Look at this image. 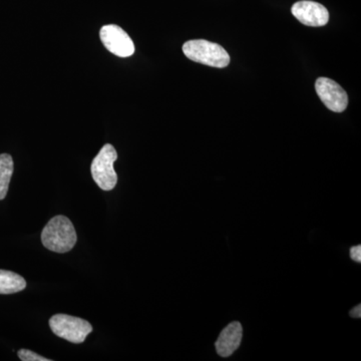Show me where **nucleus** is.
Here are the masks:
<instances>
[{"label": "nucleus", "instance_id": "20e7f679", "mask_svg": "<svg viewBox=\"0 0 361 361\" xmlns=\"http://www.w3.org/2000/svg\"><path fill=\"white\" fill-rule=\"evenodd\" d=\"M49 326L56 336L77 344L82 343L92 331V326L87 320L66 314L52 316Z\"/></svg>", "mask_w": 361, "mask_h": 361}, {"label": "nucleus", "instance_id": "0eeeda50", "mask_svg": "<svg viewBox=\"0 0 361 361\" xmlns=\"http://www.w3.org/2000/svg\"><path fill=\"white\" fill-rule=\"evenodd\" d=\"M291 13L302 25L312 27L326 25L329 20V11L322 4L310 0L296 2Z\"/></svg>", "mask_w": 361, "mask_h": 361}, {"label": "nucleus", "instance_id": "f257e3e1", "mask_svg": "<svg viewBox=\"0 0 361 361\" xmlns=\"http://www.w3.org/2000/svg\"><path fill=\"white\" fill-rule=\"evenodd\" d=\"M77 232L73 223L63 215L49 221L42 233V242L45 248L56 253H66L77 243Z\"/></svg>", "mask_w": 361, "mask_h": 361}, {"label": "nucleus", "instance_id": "f03ea898", "mask_svg": "<svg viewBox=\"0 0 361 361\" xmlns=\"http://www.w3.org/2000/svg\"><path fill=\"white\" fill-rule=\"evenodd\" d=\"M183 52L195 63L212 68H224L230 63L229 54L224 47L205 39H194L185 42Z\"/></svg>", "mask_w": 361, "mask_h": 361}, {"label": "nucleus", "instance_id": "ddd939ff", "mask_svg": "<svg viewBox=\"0 0 361 361\" xmlns=\"http://www.w3.org/2000/svg\"><path fill=\"white\" fill-rule=\"evenodd\" d=\"M349 315L353 318H360L361 317V305L356 306V307L353 308V310L349 312Z\"/></svg>", "mask_w": 361, "mask_h": 361}, {"label": "nucleus", "instance_id": "1a4fd4ad", "mask_svg": "<svg viewBox=\"0 0 361 361\" xmlns=\"http://www.w3.org/2000/svg\"><path fill=\"white\" fill-rule=\"evenodd\" d=\"M25 278L11 271L0 270V294H13L25 290Z\"/></svg>", "mask_w": 361, "mask_h": 361}, {"label": "nucleus", "instance_id": "6e6552de", "mask_svg": "<svg viewBox=\"0 0 361 361\" xmlns=\"http://www.w3.org/2000/svg\"><path fill=\"white\" fill-rule=\"evenodd\" d=\"M243 337V327L240 322H232L223 329L217 341L216 350L221 357H229L238 349Z\"/></svg>", "mask_w": 361, "mask_h": 361}, {"label": "nucleus", "instance_id": "f8f14e48", "mask_svg": "<svg viewBox=\"0 0 361 361\" xmlns=\"http://www.w3.org/2000/svg\"><path fill=\"white\" fill-rule=\"evenodd\" d=\"M350 257L355 262H361V246L357 245L350 249Z\"/></svg>", "mask_w": 361, "mask_h": 361}, {"label": "nucleus", "instance_id": "7ed1b4c3", "mask_svg": "<svg viewBox=\"0 0 361 361\" xmlns=\"http://www.w3.org/2000/svg\"><path fill=\"white\" fill-rule=\"evenodd\" d=\"M118 159V153L111 144L104 145L90 166L92 179L104 191H111L116 186V175L114 164Z\"/></svg>", "mask_w": 361, "mask_h": 361}, {"label": "nucleus", "instance_id": "423d86ee", "mask_svg": "<svg viewBox=\"0 0 361 361\" xmlns=\"http://www.w3.org/2000/svg\"><path fill=\"white\" fill-rule=\"evenodd\" d=\"M315 90L322 103L329 110L334 113H342L348 108V94L334 80L327 78H319L316 80Z\"/></svg>", "mask_w": 361, "mask_h": 361}, {"label": "nucleus", "instance_id": "39448f33", "mask_svg": "<svg viewBox=\"0 0 361 361\" xmlns=\"http://www.w3.org/2000/svg\"><path fill=\"white\" fill-rule=\"evenodd\" d=\"M102 42L111 54L120 58H129L135 52L132 39L122 27L116 25H104L99 32Z\"/></svg>", "mask_w": 361, "mask_h": 361}, {"label": "nucleus", "instance_id": "9d476101", "mask_svg": "<svg viewBox=\"0 0 361 361\" xmlns=\"http://www.w3.org/2000/svg\"><path fill=\"white\" fill-rule=\"evenodd\" d=\"M13 174V157L8 154H1L0 155V200H4L6 197Z\"/></svg>", "mask_w": 361, "mask_h": 361}, {"label": "nucleus", "instance_id": "9b49d317", "mask_svg": "<svg viewBox=\"0 0 361 361\" xmlns=\"http://www.w3.org/2000/svg\"><path fill=\"white\" fill-rule=\"evenodd\" d=\"M18 357L23 361H49V358H45L44 356L37 355L33 351L28 350V349H20L18 353Z\"/></svg>", "mask_w": 361, "mask_h": 361}]
</instances>
